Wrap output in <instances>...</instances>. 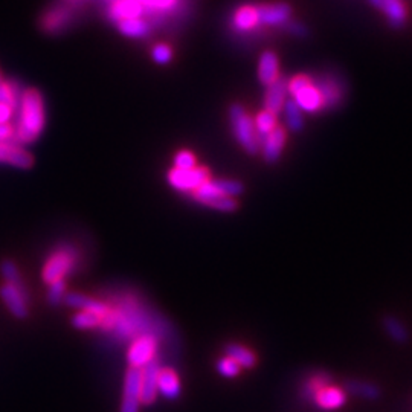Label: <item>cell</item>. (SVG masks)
Returning a JSON list of instances; mask_svg holds the SVG:
<instances>
[{"label":"cell","mask_w":412,"mask_h":412,"mask_svg":"<svg viewBox=\"0 0 412 412\" xmlns=\"http://www.w3.org/2000/svg\"><path fill=\"white\" fill-rule=\"evenodd\" d=\"M141 382L142 371L130 367L125 372L124 395L120 412H139L141 406Z\"/></svg>","instance_id":"8"},{"label":"cell","mask_w":412,"mask_h":412,"mask_svg":"<svg viewBox=\"0 0 412 412\" xmlns=\"http://www.w3.org/2000/svg\"><path fill=\"white\" fill-rule=\"evenodd\" d=\"M11 141H14V127L10 122H0V142Z\"/></svg>","instance_id":"40"},{"label":"cell","mask_w":412,"mask_h":412,"mask_svg":"<svg viewBox=\"0 0 412 412\" xmlns=\"http://www.w3.org/2000/svg\"><path fill=\"white\" fill-rule=\"evenodd\" d=\"M118 28H120L121 33L127 37H144L148 33V25L141 20L139 17H134V19H125L118 22Z\"/></svg>","instance_id":"26"},{"label":"cell","mask_w":412,"mask_h":412,"mask_svg":"<svg viewBox=\"0 0 412 412\" xmlns=\"http://www.w3.org/2000/svg\"><path fill=\"white\" fill-rule=\"evenodd\" d=\"M232 25L237 31H241V33H248V31H252L253 28L258 26L260 23H258L257 6L244 5L239 8L234 14Z\"/></svg>","instance_id":"20"},{"label":"cell","mask_w":412,"mask_h":412,"mask_svg":"<svg viewBox=\"0 0 412 412\" xmlns=\"http://www.w3.org/2000/svg\"><path fill=\"white\" fill-rule=\"evenodd\" d=\"M152 55L156 63H159V65H166L173 57V51L168 45L165 43H159L153 47Z\"/></svg>","instance_id":"39"},{"label":"cell","mask_w":412,"mask_h":412,"mask_svg":"<svg viewBox=\"0 0 412 412\" xmlns=\"http://www.w3.org/2000/svg\"><path fill=\"white\" fill-rule=\"evenodd\" d=\"M253 124H255V130H257V134H258V139H260V145H261V141H263V138L266 136V134L271 133L276 125V115L269 112V110H263V112H260L255 118V121H253Z\"/></svg>","instance_id":"27"},{"label":"cell","mask_w":412,"mask_h":412,"mask_svg":"<svg viewBox=\"0 0 412 412\" xmlns=\"http://www.w3.org/2000/svg\"><path fill=\"white\" fill-rule=\"evenodd\" d=\"M65 303L69 307L78 308V310H86V312H92L95 315H98L101 319L110 312V306L104 303V301L83 295V293H66Z\"/></svg>","instance_id":"14"},{"label":"cell","mask_w":412,"mask_h":412,"mask_svg":"<svg viewBox=\"0 0 412 412\" xmlns=\"http://www.w3.org/2000/svg\"><path fill=\"white\" fill-rule=\"evenodd\" d=\"M214 188L217 189V191L221 196H228V197H235V196H241L244 188L243 184L239 180H229V179H216V180H211Z\"/></svg>","instance_id":"30"},{"label":"cell","mask_w":412,"mask_h":412,"mask_svg":"<svg viewBox=\"0 0 412 412\" xmlns=\"http://www.w3.org/2000/svg\"><path fill=\"white\" fill-rule=\"evenodd\" d=\"M370 2L379 8L388 17L394 26H402L406 20V6L403 0H370Z\"/></svg>","instance_id":"18"},{"label":"cell","mask_w":412,"mask_h":412,"mask_svg":"<svg viewBox=\"0 0 412 412\" xmlns=\"http://www.w3.org/2000/svg\"><path fill=\"white\" fill-rule=\"evenodd\" d=\"M330 382V379L327 374H324V372H319V374H315L308 382L303 386V394L306 399H310L313 400V395L318 393L321 388L327 386Z\"/></svg>","instance_id":"34"},{"label":"cell","mask_w":412,"mask_h":412,"mask_svg":"<svg viewBox=\"0 0 412 412\" xmlns=\"http://www.w3.org/2000/svg\"><path fill=\"white\" fill-rule=\"evenodd\" d=\"M347 390H348V393L359 395V397L368 399V400L377 399L379 394H380L379 388L376 385H371L367 382H358V380H351V382H348Z\"/></svg>","instance_id":"28"},{"label":"cell","mask_w":412,"mask_h":412,"mask_svg":"<svg viewBox=\"0 0 412 412\" xmlns=\"http://www.w3.org/2000/svg\"><path fill=\"white\" fill-rule=\"evenodd\" d=\"M313 402L316 403V406H319L321 409H339L340 406L345 405L347 394L340 390V388L327 385L321 388V390L313 395Z\"/></svg>","instance_id":"16"},{"label":"cell","mask_w":412,"mask_h":412,"mask_svg":"<svg viewBox=\"0 0 412 412\" xmlns=\"http://www.w3.org/2000/svg\"><path fill=\"white\" fill-rule=\"evenodd\" d=\"M14 110H15L14 107L0 102V122H10L14 115Z\"/></svg>","instance_id":"41"},{"label":"cell","mask_w":412,"mask_h":412,"mask_svg":"<svg viewBox=\"0 0 412 412\" xmlns=\"http://www.w3.org/2000/svg\"><path fill=\"white\" fill-rule=\"evenodd\" d=\"M217 371L226 379H232L240 374V365L231 358H223L217 362Z\"/></svg>","instance_id":"37"},{"label":"cell","mask_w":412,"mask_h":412,"mask_svg":"<svg viewBox=\"0 0 412 412\" xmlns=\"http://www.w3.org/2000/svg\"><path fill=\"white\" fill-rule=\"evenodd\" d=\"M287 81L284 78H278V80L274 81L272 84L267 86L266 97H264V110H269L275 115H278L284 104L287 101Z\"/></svg>","instance_id":"15"},{"label":"cell","mask_w":412,"mask_h":412,"mask_svg":"<svg viewBox=\"0 0 412 412\" xmlns=\"http://www.w3.org/2000/svg\"><path fill=\"white\" fill-rule=\"evenodd\" d=\"M203 205L221 212H234L237 208H239V203H237L234 197H228V196L214 197V199L206 200Z\"/></svg>","instance_id":"33"},{"label":"cell","mask_w":412,"mask_h":412,"mask_svg":"<svg viewBox=\"0 0 412 412\" xmlns=\"http://www.w3.org/2000/svg\"><path fill=\"white\" fill-rule=\"evenodd\" d=\"M258 78L264 86L272 84L280 78L278 57L272 51H266L261 54L258 63Z\"/></svg>","instance_id":"17"},{"label":"cell","mask_w":412,"mask_h":412,"mask_svg":"<svg viewBox=\"0 0 412 412\" xmlns=\"http://www.w3.org/2000/svg\"><path fill=\"white\" fill-rule=\"evenodd\" d=\"M0 274H2V276H3L5 281L8 284H13L14 287H17L23 293V295H25L29 299L28 290L25 287V284H23V281H22L19 269H17V266L13 263L11 260H3L2 263H0Z\"/></svg>","instance_id":"24"},{"label":"cell","mask_w":412,"mask_h":412,"mask_svg":"<svg viewBox=\"0 0 412 412\" xmlns=\"http://www.w3.org/2000/svg\"><path fill=\"white\" fill-rule=\"evenodd\" d=\"M258 23L264 26L287 25L290 17V8L286 3H266L257 6Z\"/></svg>","instance_id":"12"},{"label":"cell","mask_w":412,"mask_h":412,"mask_svg":"<svg viewBox=\"0 0 412 412\" xmlns=\"http://www.w3.org/2000/svg\"><path fill=\"white\" fill-rule=\"evenodd\" d=\"M3 81V77H2V72H0V83Z\"/></svg>","instance_id":"43"},{"label":"cell","mask_w":412,"mask_h":412,"mask_svg":"<svg viewBox=\"0 0 412 412\" xmlns=\"http://www.w3.org/2000/svg\"><path fill=\"white\" fill-rule=\"evenodd\" d=\"M322 100H324V109H331L339 104V101L342 100V90H340L339 84L333 78H321V80L316 83Z\"/></svg>","instance_id":"21"},{"label":"cell","mask_w":412,"mask_h":412,"mask_svg":"<svg viewBox=\"0 0 412 412\" xmlns=\"http://www.w3.org/2000/svg\"><path fill=\"white\" fill-rule=\"evenodd\" d=\"M286 139H287L286 130L278 125H276L271 133L266 134L263 141H261V145H260L266 162L275 164L276 161L280 159L284 145H286Z\"/></svg>","instance_id":"13"},{"label":"cell","mask_w":412,"mask_h":412,"mask_svg":"<svg viewBox=\"0 0 412 412\" xmlns=\"http://www.w3.org/2000/svg\"><path fill=\"white\" fill-rule=\"evenodd\" d=\"M211 179L208 168H203V166H194L191 170H177L173 168L168 173V182L170 185L177 189V191H196L197 188L202 187Z\"/></svg>","instance_id":"7"},{"label":"cell","mask_w":412,"mask_h":412,"mask_svg":"<svg viewBox=\"0 0 412 412\" xmlns=\"http://www.w3.org/2000/svg\"><path fill=\"white\" fill-rule=\"evenodd\" d=\"M19 120L14 129V141L17 144H31L45 129V104L40 92L28 89L19 100Z\"/></svg>","instance_id":"2"},{"label":"cell","mask_w":412,"mask_h":412,"mask_svg":"<svg viewBox=\"0 0 412 412\" xmlns=\"http://www.w3.org/2000/svg\"><path fill=\"white\" fill-rule=\"evenodd\" d=\"M157 393L164 397L174 400L180 394V380L179 376L170 368H161L159 377H157Z\"/></svg>","instance_id":"19"},{"label":"cell","mask_w":412,"mask_h":412,"mask_svg":"<svg viewBox=\"0 0 412 412\" xmlns=\"http://www.w3.org/2000/svg\"><path fill=\"white\" fill-rule=\"evenodd\" d=\"M68 20H69L68 11L61 10V8H57V10H54V11L46 14V17L43 20V26H45V29L54 33V31H58L60 28L65 26Z\"/></svg>","instance_id":"32"},{"label":"cell","mask_w":412,"mask_h":412,"mask_svg":"<svg viewBox=\"0 0 412 412\" xmlns=\"http://www.w3.org/2000/svg\"><path fill=\"white\" fill-rule=\"evenodd\" d=\"M283 110H284V113H286V122H287L289 129L292 132L303 130V125H304L303 110L296 106V102L293 100H287Z\"/></svg>","instance_id":"25"},{"label":"cell","mask_w":412,"mask_h":412,"mask_svg":"<svg viewBox=\"0 0 412 412\" xmlns=\"http://www.w3.org/2000/svg\"><path fill=\"white\" fill-rule=\"evenodd\" d=\"M100 328L110 333L120 342L141 336H154L161 340L168 336L171 330L168 322L129 293L115 295V307H110V312L101 319Z\"/></svg>","instance_id":"1"},{"label":"cell","mask_w":412,"mask_h":412,"mask_svg":"<svg viewBox=\"0 0 412 412\" xmlns=\"http://www.w3.org/2000/svg\"><path fill=\"white\" fill-rule=\"evenodd\" d=\"M229 120L237 142L249 154H257L260 152V139L251 115L241 106L235 104L229 110Z\"/></svg>","instance_id":"4"},{"label":"cell","mask_w":412,"mask_h":412,"mask_svg":"<svg viewBox=\"0 0 412 412\" xmlns=\"http://www.w3.org/2000/svg\"><path fill=\"white\" fill-rule=\"evenodd\" d=\"M289 25H290L289 31L295 35H304L306 34V29L301 25H298V23H289Z\"/></svg>","instance_id":"42"},{"label":"cell","mask_w":412,"mask_h":412,"mask_svg":"<svg viewBox=\"0 0 412 412\" xmlns=\"http://www.w3.org/2000/svg\"><path fill=\"white\" fill-rule=\"evenodd\" d=\"M0 164L28 170L34 165V157L23 150L17 142H0Z\"/></svg>","instance_id":"10"},{"label":"cell","mask_w":412,"mask_h":412,"mask_svg":"<svg viewBox=\"0 0 412 412\" xmlns=\"http://www.w3.org/2000/svg\"><path fill=\"white\" fill-rule=\"evenodd\" d=\"M0 298L5 303V306L8 307V310H10L15 318L19 319H25L28 313H29V308H28V298L23 295V293L14 287L13 284H2L0 286Z\"/></svg>","instance_id":"11"},{"label":"cell","mask_w":412,"mask_h":412,"mask_svg":"<svg viewBox=\"0 0 412 412\" xmlns=\"http://www.w3.org/2000/svg\"><path fill=\"white\" fill-rule=\"evenodd\" d=\"M80 261V253L72 246V244H60L55 249L49 258L46 260L42 276L43 280L51 284L54 281L65 280L68 275L72 274L78 267Z\"/></svg>","instance_id":"3"},{"label":"cell","mask_w":412,"mask_h":412,"mask_svg":"<svg viewBox=\"0 0 412 412\" xmlns=\"http://www.w3.org/2000/svg\"><path fill=\"white\" fill-rule=\"evenodd\" d=\"M226 356L239 363L240 368H252L257 363V356L249 348L239 345V344H229L225 348Z\"/></svg>","instance_id":"23"},{"label":"cell","mask_w":412,"mask_h":412,"mask_svg":"<svg viewBox=\"0 0 412 412\" xmlns=\"http://www.w3.org/2000/svg\"><path fill=\"white\" fill-rule=\"evenodd\" d=\"M159 339L154 336H141L132 340L127 353V362L133 368H144L147 363L156 359L157 350H159Z\"/></svg>","instance_id":"6"},{"label":"cell","mask_w":412,"mask_h":412,"mask_svg":"<svg viewBox=\"0 0 412 412\" xmlns=\"http://www.w3.org/2000/svg\"><path fill=\"white\" fill-rule=\"evenodd\" d=\"M383 326H385V330H386L388 335H390L395 340V342L405 344L408 340V338H409L408 330L399 319L393 318V316H386V318L383 319Z\"/></svg>","instance_id":"29"},{"label":"cell","mask_w":412,"mask_h":412,"mask_svg":"<svg viewBox=\"0 0 412 412\" xmlns=\"http://www.w3.org/2000/svg\"><path fill=\"white\" fill-rule=\"evenodd\" d=\"M289 93L303 112L316 113L324 109V100L316 84L306 75H298L287 83Z\"/></svg>","instance_id":"5"},{"label":"cell","mask_w":412,"mask_h":412,"mask_svg":"<svg viewBox=\"0 0 412 412\" xmlns=\"http://www.w3.org/2000/svg\"><path fill=\"white\" fill-rule=\"evenodd\" d=\"M159 359H153L142 371V382H141V403L142 405H152L157 395V377L161 372Z\"/></svg>","instance_id":"9"},{"label":"cell","mask_w":412,"mask_h":412,"mask_svg":"<svg viewBox=\"0 0 412 412\" xmlns=\"http://www.w3.org/2000/svg\"><path fill=\"white\" fill-rule=\"evenodd\" d=\"M141 13L142 6L139 0H116L112 8H110V15L118 22L139 17Z\"/></svg>","instance_id":"22"},{"label":"cell","mask_w":412,"mask_h":412,"mask_svg":"<svg viewBox=\"0 0 412 412\" xmlns=\"http://www.w3.org/2000/svg\"><path fill=\"white\" fill-rule=\"evenodd\" d=\"M66 296V283L65 280H58L49 284V290H47V303L52 307H57L60 303L65 301Z\"/></svg>","instance_id":"35"},{"label":"cell","mask_w":412,"mask_h":412,"mask_svg":"<svg viewBox=\"0 0 412 412\" xmlns=\"http://www.w3.org/2000/svg\"><path fill=\"white\" fill-rule=\"evenodd\" d=\"M0 102H3V104H8L14 109L19 106V93L14 84L5 80L0 83Z\"/></svg>","instance_id":"36"},{"label":"cell","mask_w":412,"mask_h":412,"mask_svg":"<svg viewBox=\"0 0 412 412\" xmlns=\"http://www.w3.org/2000/svg\"><path fill=\"white\" fill-rule=\"evenodd\" d=\"M196 165V156L191 152L182 150L176 156H174V168L177 170H191Z\"/></svg>","instance_id":"38"},{"label":"cell","mask_w":412,"mask_h":412,"mask_svg":"<svg viewBox=\"0 0 412 412\" xmlns=\"http://www.w3.org/2000/svg\"><path fill=\"white\" fill-rule=\"evenodd\" d=\"M100 324H101V318L98 315H95L92 312H86V310H80L78 313H75L72 318V326L78 330L97 328L100 327Z\"/></svg>","instance_id":"31"}]
</instances>
